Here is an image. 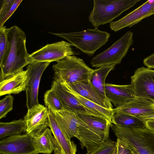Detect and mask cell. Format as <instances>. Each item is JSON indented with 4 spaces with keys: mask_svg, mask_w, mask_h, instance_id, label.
Instances as JSON below:
<instances>
[{
    "mask_svg": "<svg viewBox=\"0 0 154 154\" xmlns=\"http://www.w3.org/2000/svg\"><path fill=\"white\" fill-rule=\"evenodd\" d=\"M7 29L5 26H0V63L3 58L8 47Z\"/></svg>",
    "mask_w": 154,
    "mask_h": 154,
    "instance_id": "f1b7e54d",
    "label": "cell"
},
{
    "mask_svg": "<svg viewBox=\"0 0 154 154\" xmlns=\"http://www.w3.org/2000/svg\"><path fill=\"white\" fill-rule=\"evenodd\" d=\"M49 110L39 103L28 109L23 120L26 133L35 137L48 127Z\"/></svg>",
    "mask_w": 154,
    "mask_h": 154,
    "instance_id": "8fae6325",
    "label": "cell"
},
{
    "mask_svg": "<svg viewBox=\"0 0 154 154\" xmlns=\"http://www.w3.org/2000/svg\"><path fill=\"white\" fill-rule=\"evenodd\" d=\"M63 82L81 96L103 107L111 110L113 109L111 103L95 89L89 80L71 84Z\"/></svg>",
    "mask_w": 154,
    "mask_h": 154,
    "instance_id": "e0dca14e",
    "label": "cell"
},
{
    "mask_svg": "<svg viewBox=\"0 0 154 154\" xmlns=\"http://www.w3.org/2000/svg\"><path fill=\"white\" fill-rule=\"evenodd\" d=\"M110 128L115 135L134 154H154V131L144 128L115 125Z\"/></svg>",
    "mask_w": 154,
    "mask_h": 154,
    "instance_id": "7a4b0ae2",
    "label": "cell"
},
{
    "mask_svg": "<svg viewBox=\"0 0 154 154\" xmlns=\"http://www.w3.org/2000/svg\"><path fill=\"white\" fill-rule=\"evenodd\" d=\"M13 97L9 94L0 101V119L5 117L13 109Z\"/></svg>",
    "mask_w": 154,
    "mask_h": 154,
    "instance_id": "83f0119b",
    "label": "cell"
},
{
    "mask_svg": "<svg viewBox=\"0 0 154 154\" xmlns=\"http://www.w3.org/2000/svg\"><path fill=\"white\" fill-rule=\"evenodd\" d=\"M111 123L115 125L134 128L146 127V120L139 117L120 112L114 114Z\"/></svg>",
    "mask_w": 154,
    "mask_h": 154,
    "instance_id": "603a6c76",
    "label": "cell"
},
{
    "mask_svg": "<svg viewBox=\"0 0 154 154\" xmlns=\"http://www.w3.org/2000/svg\"><path fill=\"white\" fill-rule=\"evenodd\" d=\"M133 36L132 32H127L110 47L91 59L92 66L97 68L120 63L133 43Z\"/></svg>",
    "mask_w": 154,
    "mask_h": 154,
    "instance_id": "8992f818",
    "label": "cell"
},
{
    "mask_svg": "<svg viewBox=\"0 0 154 154\" xmlns=\"http://www.w3.org/2000/svg\"><path fill=\"white\" fill-rule=\"evenodd\" d=\"M51 88L59 96L64 109L75 113H80L99 116L83 106L63 82L54 80Z\"/></svg>",
    "mask_w": 154,
    "mask_h": 154,
    "instance_id": "5bb4252c",
    "label": "cell"
},
{
    "mask_svg": "<svg viewBox=\"0 0 154 154\" xmlns=\"http://www.w3.org/2000/svg\"><path fill=\"white\" fill-rule=\"evenodd\" d=\"M25 131V125L23 119H20L10 122H0V139L21 134Z\"/></svg>",
    "mask_w": 154,
    "mask_h": 154,
    "instance_id": "d4e9b609",
    "label": "cell"
},
{
    "mask_svg": "<svg viewBox=\"0 0 154 154\" xmlns=\"http://www.w3.org/2000/svg\"><path fill=\"white\" fill-rule=\"evenodd\" d=\"M116 65L115 64H112L102 66L98 69H94L89 79L90 82L95 89L103 97L107 99L105 91V80L109 72L115 69Z\"/></svg>",
    "mask_w": 154,
    "mask_h": 154,
    "instance_id": "7402d4cb",
    "label": "cell"
},
{
    "mask_svg": "<svg viewBox=\"0 0 154 154\" xmlns=\"http://www.w3.org/2000/svg\"><path fill=\"white\" fill-rule=\"evenodd\" d=\"M32 137L34 145L39 153L50 154L54 151L55 140L50 128H47L39 135Z\"/></svg>",
    "mask_w": 154,
    "mask_h": 154,
    "instance_id": "44dd1931",
    "label": "cell"
},
{
    "mask_svg": "<svg viewBox=\"0 0 154 154\" xmlns=\"http://www.w3.org/2000/svg\"><path fill=\"white\" fill-rule=\"evenodd\" d=\"M72 46L71 43L63 41L47 44L30 54L29 59L31 63L57 62L66 57L78 54L73 51Z\"/></svg>",
    "mask_w": 154,
    "mask_h": 154,
    "instance_id": "52a82bcc",
    "label": "cell"
},
{
    "mask_svg": "<svg viewBox=\"0 0 154 154\" xmlns=\"http://www.w3.org/2000/svg\"><path fill=\"white\" fill-rule=\"evenodd\" d=\"M51 111L54 116L60 128L68 137L70 140L73 137L77 138L79 120L75 114L64 109Z\"/></svg>",
    "mask_w": 154,
    "mask_h": 154,
    "instance_id": "d6986e66",
    "label": "cell"
},
{
    "mask_svg": "<svg viewBox=\"0 0 154 154\" xmlns=\"http://www.w3.org/2000/svg\"><path fill=\"white\" fill-rule=\"evenodd\" d=\"M7 31L8 47L0 63V81L31 63L26 47V35L24 32L15 25L7 29Z\"/></svg>",
    "mask_w": 154,
    "mask_h": 154,
    "instance_id": "6da1fadb",
    "label": "cell"
},
{
    "mask_svg": "<svg viewBox=\"0 0 154 154\" xmlns=\"http://www.w3.org/2000/svg\"><path fill=\"white\" fill-rule=\"evenodd\" d=\"M117 154H131V151L125 146L118 139H117Z\"/></svg>",
    "mask_w": 154,
    "mask_h": 154,
    "instance_id": "1f68e13d",
    "label": "cell"
},
{
    "mask_svg": "<svg viewBox=\"0 0 154 154\" xmlns=\"http://www.w3.org/2000/svg\"><path fill=\"white\" fill-rule=\"evenodd\" d=\"M143 63L147 68L154 69V53L144 58Z\"/></svg>",
    "mask_w": 154,
    "mask_h": 154,
    "instance_id": "d6a6232c",
    "label": "cell"
},
{
    "mask_svg": "<svg viewBox=\"0 0 154 154\" xmlns=\"http://www.w3.org/2000/svg\"><path fill=\"white\" fill-rule=\"evenodd\" d=\"M48 127L54 138V154H76V145L69 139L59 125L52 113L49 110Z\"/></svg>",
    "mask_w": 154,
    "mask_h": 154,
    "instance_id": "4fadbf2b",
    "label": "cell"
},
{
    "mask_svg": "<svg viewBox=\"0 0 154 154\" xmlns=\"http://www.w3.org/2000/svg\"><path fill=\"white\" fill-rule=\"evenodd\" d=\"M22 1V0H15L9 9L0 20V26H3L4 24L13 14Z\"/></svg>",
    "mask_w": 154,
    "mask_h": 154,
    "instance_id": "f546056e",
    "label": "cell"
},
{
    "mask_svg": "<svg viewBox=\"0 0 154 154\" xmlns=\"http://www.w3.org/2000/svg\"><path fill=\"white\" fill-rule=\"evenodd\" d=\"M75 114L95 133L103 137L109 138V129L112 123L110 120L95 115L80 113Z\"/></svg>",
    "mask_w": 154,
    "mask_h": 154,
    "instance_id": "ffe728a7",
    "label": "cell"
},
{
    "mask_svg": "<svg viewBox=\"0 0 154 154\" xmlns=\"http://www.w3.org/2000/svg\"><path fill=\"white\" fill-rule=\"evenodd\" d=\"M112 154H117L116 148L115 149V150L113 152V153H112Z\"/></svg>",
    "mask_w": 154,
    "mask_h": 154,
    "instance_id": "e575fe53",
    "label": "cell"
},
{
    "mask_svg": "<svg viewBox=\"0 0 154 154\" xmlns=\"http://www.w3.org/2000/svg\"><path fill=\"white\" fill-rule=\"evenodd\" d=\"M15 0H3L1 5L0 9V20L4 17L9 9Z\"/></svg>",
    "mask_w": 154,
    "mask_h": 154,
    "instance_id": "4dcf8cb0",
    "label": "cell"
},
{
    "mask_svg": "<svg viewBox=\"0 0 154 154\" xmlns=\"http://www.w3.org/2000/svg\"><path fill=\"white\" fill-rule=\"evenodd\" d=\"M106 98L117 108L129 102L135 97L131 84L119 85L105 83Z\"/></svg>",
    "mask_w": 154,
    "mask_h": 154,
    "instance_id": "2e32d148",
    "label": "cell"
},
{
    "mask_svg": "<svg viewBox=\"0 0 154 154\" xmlns=\"http://www.w3.org/2000/svg\"><path fill=\"white\" fill-rule=\"evenodd\" d=\"M153 14L154 0H148L119 20L110 23V27L116 32L125 27H131Z\"/></svg>",
    "mask_w": 154,
    "mask_h": 154,
    "instance_id": "7c38bea8",
    "label": "cell"
},
{
    "mask_svg": "<svg viewBox=\"0 0 154 154\" xmlns=\"http://www.w3.org/2000/svg\"><path fill=\"white\" fill-rule=\"evenodd\" d=\"M116 141L109 138L97 149L87 154H112L116 148Z\"/></svg>",
    "mask_w": 154,
    "mask_h": 154,
    "instance_id": "4316f807",
    "label": "cell"
},
{
    "mask_svg": "<svg viewBox=\"0 0 154 154\" xmlns=\"http://www.w3.org/2000/svg\"><path fill=\"white\" fill-rule=\"evenodd\" d=\"M146 128L154 131V119L146 120Z\"/></svg>",
    "mask_w": 154,
    "mask_h": 154,
    "instance_id": "836d02e7",
    "label": "cell"
},
{
    "mask_svg": "<svg viewBox=\"0 0 154 154\" xmlns=\"http://www.w3.org/2000/svg\"><path fill=\"white\" fill-rule=\"evenodd\" d=\"M32 137L27 133L14 135L0 141V154H39Z\"/></svg>",
    "mask_w": 154,
    "mask_h": 154,
    "instance_id": "30bf717a",
    "label": "cell"
},
{
    "mask_svg": "<svg viewBox=\"0 0 154 154\" xmlns=\"http://www.w3.org/2000/svg\"><path fill=\"white\" fill-rule=\"evenodd\" d=\"M63 82L68 87L71 92L74 95L79 102L85 107L95 113L99 116L107 119L111 121L114 114L112 109L111 110L103 107L81 96L70 88L64 82Z\"/></svg>",
    "mask_w": 154,
    "mask_h": 154,
    "instance_id": "cb8c5ba5",
    "label": "cell"
},
{
    "mask_svg": "<svg viewBox=\"0 0 154 154\" xmlns=\"http://www.w3.org/2000/svg\"><path fill=\"white\" fill-rule=\"evenodd\" d=\"M54 80L71 84L88 80L93 69L76 56L66 57L52 66Z\"/></svg>",
    "mask_w": 154,
    "mask_h": 154,
    "instance_id": "3957f363",
    "label": "cell"
},
{
    "mask_svg": "<svg viewBox=\"0 0 154 154\" xmlns=\"http://www.w3.org/2000/svg\"><path fill=\"white\" fill-rule=\"evenodd\" d=\"M131 79L135 97L154 101V70L141 67L135 70Z\"/></svg>",
    "mask_w": 154,
    "mask_h": 154,
    "instance_id": "9c48e42d",
    "label": "cell"
},
{
    "mask_svg": "<svg viewBox=\"0 0 154 154\" xmlns=\"http://www.w3.org/2000/svg\"><path fill=\"white\" fill-rule=\"evenodd\" d=\"M50 63L33 62L27 66V78L25 91L28 109L39 103L38 92L41 79L43 72Z\"/></svg>",
    "mask_w": 154,
    "mask_h": 154,
    "instance_id": "ba28073f",
    "label": "cell"
},
{
    "mask_svg": "<svg viewBox=\"0 0 154 154\" xmlns=\"http://www.w3.org/2000/svg\"><path fill=\"white\" fill-rule=\"evenodd\" d=\"M131 154H134L132 152H131Z\"/></svg>",
    "mask_w": 154,
    "mask_h": 154,
    "instance_id": "d590c367",
    "label": "cell"
},
{
    "mask_svg": "<svg viewBox=\"0 0 154 154\" xmlns=\"http://www.w3.org/2000/svg\"><path fill=\"white\" fill-rule=\"evenodd\" d=\"M27 78V71L23 69L0 81V96L25 91Z\"/></svg>",
    "mask_w": 154,
    "mask_h": 154,
    "instance_id": "ac0fdd59",
    "label": "cell"
},
{
    "mask_svg": "<svg viewBox=\"0 0 154 154\" xmlns=\"http://www.w3.org/2000/svg\"><path fill=\"white\" fill-rule=\"evenodd\" d=\"M140 0H94V6L88 19L95 28L111 23L122 13Z\"/></svg>",
    "mask_w": 154,
    "mask_h": 154,
    "instance_id": "5b68a950",
    "label": "cell"
},
{
    "mask_svg": "<svg viewBox=\"0 0 154 154\" xmlns=\"http://www.w3.org/2000/svg\"><path fill=\"white\" fill-rule=\"evenodd\" d=\"M114 114L118 112L131 115L139 118L154 115V101L135 97L129 102L112 109Z\"/></svg>",
    "mask_w": 154,
    "mask_h": 154,
    "instance_id": "9a60e30c",
    "label": "cell"
},
{
    "mask_svg": "<svg viewBox=\"0 0 154 154\" xmlns=\"http://www.w3.org/2000/svg\"><path fill=\"white\" fill-rule=\"evenodd\" d=\"M50 33L65 39L89 57L105 45L110 36L109 33L95 28L79 32Z\"/></svg>",
    "mask_w": 154,
    "mask_h": 154,
    "instance_id": "277c9868",
    "label": "cell"
},
{
    "mask_svg": "<svg viewBox=\"0 0 154 154\" xmlns=\"http://www.w3.org/2000/svg\"><path fill=\"white\" fill-rule=\"evenodd\" d=\"M44 101L46 107L50 111H59L64 109L59 96L51 88L45 93Z\"/></svg>",
    "mask_w": 154,
    "mask_h": 154,
    "instance_id": "484cf974",
    "label": "cell"
}]
</instances>
